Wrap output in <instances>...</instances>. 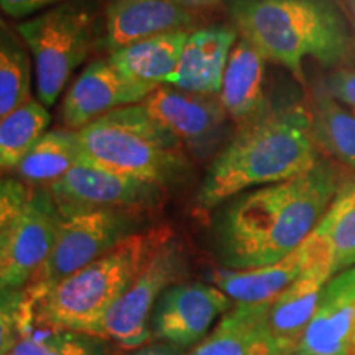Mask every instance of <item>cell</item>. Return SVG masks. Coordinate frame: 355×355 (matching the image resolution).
Here are the masks:
<instances>
[{
    "label": "cell",
    "mask_w": 355,
    "mask_h": 355,
    "mask_svg": "<svg viewBox=\"0 0 355 355\" xmlns=\"http://www.w3.org/2000/svg\"><path fill=\"white\" fill-rule=\"evenodd\" d=\"M336 173L319 158L313 170L225 201L214 214L212 250L224 268L273 265L298 248L336 196Z\"/></svg>",
    "instance_id": "6da1fadb"
},
{
    "label": "cell",
    "mask_w": 355,
    "mask_h": 355,
    "mask_svg": "<svg viewBox=\"0 0 355 355\" xmlns=\"http://www.w3.org/2000/svg\"><path fill=\"white\" fill-rule=\"evenodd\" d=\"M319 162L313 119L300 105L266 109L239 125L211 159L198 189V206L216 209L247 191L298 178Z\"/></svg>",
    "instance_id": "7a4b0ae2"
},
{
    "label": "cell",
    "mask_w": 355,
    "mask_h": 355,
    "mask_svg": "<svg viewBox=\"0 0 355 355\" xmlns=\"http://www.w3.org/2000/svg\"><path fill=\"white\" fill-rule=\"evenodd\" d=\"M175 237L168 225H155L133 234L107 254L63 279L42 300L21 304L17 329L55 327L96 336L109 309L122 298L146 263Z\"/></svg>",
    "instance_id": "3957f363"
},
{
    "label": "cell",
    "mask_w": 355,
    "mask_h": 355,
    "mask_svg": "<svg viewBox=\"0 0 355 355\" xmlns=\"http://www.w3.org/2000/svg\"><path fill=\"white\" fill-rule=\"evenodd\" d=\"M239 37L303 81L306 60L334 66L347 55L349 25L334 0H225Z\"/></svg>",
    "instance_id": "277c9868"
},
{
    "label": "cell",
    "mask_w": 355,
    "mask_h": 355,
    "mask_svg": "<svg viewBox=\"0 0 355 355\" xmlns=\"http://www.w3.org/2000/svg\"><path fill=\"white\" fill-rule=\"evenodd\" d=\"M84 162L166 191L191 175L189 155L170 130L146 112L144 104L102 115L81 128Z\"/></svg>",
    "instance_id": "5b68a950"
},
{
    "label": "cell",
    "mask_w": 355,
    "mask_h": 355,
    "mask_svg": "<svg viewBox=\"0 0 355 355\" xmlns=\"http://www.w3.org/2000/svg\"><path fill=\"white\" fill-rule=\"evenodd\" d=\"M33 63L37 99L44 107L58 101L99 37L96 7L87 0H66L17 25Z\"/></svg>",
    "instance_id": "8992f818"
},
{
    "label": "cell",
    "mask_w": 355,
    "mask_h": 355,
    "mask_svg": "<svg viewBox=\"0 0 355 355\" xmlns=\"http://www.w3.org/2000/svg\"><path fill=\"white\" fill-rule=\"evenodd\" d=\"M148 220L150 211L139 209H102L63 219L55 248L25 286L24 303L42 300L58 283L145 230Z\"/></svg>",
    "instance_id": "52a82bcc"
},
{
    "label": "cell",
    "mask_w": 355,
    "mask_h": 355,
    "mask_svg": "<svg viewBox=\"0 0 355 355\" xmlns=\"http://www.w3.org/2000/svg\"><path fill=\"white\" fill-rule=\"evenodd\" d=\"M188 275V257L183 243L173 237L146 263L122 298L102 319L96 337L114 340L122 349L135 350L152 343V314L155 304L175 283Z\"/></svg>",
    "instance_id": "ba28073f"
},
{
    "label": "cell",
    "mask_w": 355,
    "mask_h": 355,
    "mask_svg": "<svg viewBox=\"0 0 355 355\" xmlns=\"http://www.w3.org/2000/svg\"><path fill=\"white\" fill-rule=\"evenodd\" d=\"M63 219L102 209L150 211L162 206L168 191L83 162L48 186Z\"/></svg>",
    "instance_id": "9c48e42d"
},
{
    "label": "cell",
    "mask_w": 355,
    "mask_h": 355,
    "mask_svg": "<svg viewBox=\"0 0 355 355\" xmlns=\"http://www.w3.org/2000/svg\"><path fill=\"white\" fill-rule=\"evenodd\" d=\"M141 104L196 162L214 158L232 137L229 115L214 96L193 94L163 84Z\"/></svg>",
    "instance_id": "30bf717a"
},
{
    "label": "cell",
    "mask_w": 355,
    "mask_h": 355,
    "mask_svg": "<svg viewBox=\"0 0 355 355\" xmlns=\"http://www.w3.org/2000/svg\"><path fill=\"white\" fill-rule=\"evenodd\" d=\"M63 217L48 188L33 189L24 214L0 242V277L25 290L56 245Z\"/></svg>",
    "instance_id": "8fae6325"
},
{
    "label": "cell",
    "mask_w": 355,
    "mask_h": 355,
    "mask_svg": "<svg viewBox=\"0 0 355 355\" xmlns=\"http://www.w3.org/2000/svg\"><path fill=\"white\" fill-rule=\"evenodd\" d=\"M234 308L232 300L212 285L180 282L163 291L152 314L153 337L181 349L196 347L217 319Z\"/></svg>",
    "instance_id": "7c38bea8"
},
{
    "label": "cell",
    "mask_w": 355,
    "mask_h": 355,
    "mask_svg": "<svg viewBox=\"0 0 355 355\" xmlns=\"http://www.w3.org/2000/svg\"><path fill=\"white\" fill-rule=\"evenodd\" d=\"M158 87L125 78L109 58L92 61L66 92L61 105L63 125L81 130L115 109L141 104Z\"/></svg>",
    "instance_id": "4fadbf2b"
},
{
    "label": "cell",
    "mask_w": 355,
    "mask_h": 355,
    "mask_svg": "<svg viewBox=\"0 0 355 355\" xmlns=\"http://www.w3.org/2000/svg\"><path fill=\"white\" fill-rule=\"evenodd\" d=\"M198 13L170 0H107L104 46L110 53L173 32L198 28Z\"/></svg>",
    "instance_id": "5bb4252c"
},
{
    "label": "cell",
    "mask_w": 355,
    "mask_h": 355,
    "mask_svg": "<svg viewBox=\"0 0 355 355\" xmlns=\"http://www.w3.org/2000/svg\"><path fill=\"white\" fill-rule=\"evenodd\" d=\"M326 259L332 261L329 250L311 232L293 254L277 263L252 270L219 268L211 273V282L237 303H266L290 286L311 265Z\"/></svg>",
    "instance_id": "9a60e30c"
},
{
    "label": "cell",
    "mask_w": 355,
    "mask_h": 355,
    "mask_svg": "<svg viewBox=\"0 0 355 355\" xmlns=\"http://www.w3.org/2000/svg\"><path fill=\"white\" fill-rule=\"evenodd\" d=\"M355 336V268L336 273L324 288L296 350L311 355H347Z\"/></svg>",
    "instance_id": "2e32d148"
},
{
    "label": "cell",
    "mask_w": 355,
    "mask_h": 355,
    "mask_svg": "<svg viewBox=\"0 0 355 355\" xmlns=\"http://www.w3.org/2000/svg\"><path fill=\"white\" fill-rule=\"evenodd\" d=\"M237 40L239 33L234 25L194 28L186 40L180 63L166 84L193 94L217 97L229 55Z\"/></svg>",
    "instance_id": "e0dca14e"
},
{
    "label": "cell",
    "mask_w": 355,
    "mask_h": 355,
    "mask_svg": "<svg viewBox=\"0 0 355 355\" xmlns=\"http://www.w3.org/2000/svg\"><path fill=\"white\" fill-rule=\"evenodd\" d=\"M334 275L329 259L318 261L270 301V332L277 343L296 350L324 288Z\"/></svg>",
    "instance_id": "ac0fdd59"
},
{
    "label": "cell",
    "mask_w": 355,
    "mask_h": 355,
    "mask_svg": "<svg viewBox=\"0 0 355 355\" xmlns=\"http://www.w3.org/2000/svg\"><path fill=\"white\" fill-rule=\"evenodd\" d=\"M266 60L250 43L239 37L230 51L220 92L217 96L230 121L239 125L254 121L268 109L265 97Z\"/></svg>",
    "instance_id": "d6986e66"
},
{
    "label": "cell",
    "mask_w": 355,
    "mask_h": 355,
    "mask_svg": "<svg viewBox=\"0 0 355 355\" xmlns=\"http://www.w3.org/2000/svg\"><path fill=\"white\" fill-rule=\"evenodd\" d=\"M270 339V301L237 303L184 355H255Z\"/></svg>",
    "instance_id": "ffe728a7"
},
{
    "label": "cell",
    "mask_w": 355,
    "mask_h": 355,
    "mask_svg": "<svg viewBox=\"0 0 355 355\" xmlns=\"http://www.w3.org/2000/svg\"><path fill=\"white\" fill-rule=\"evenodd\" d=\"M191 32L165 33L133 43L110 53L109 60L132 81L163 86L175 73Z\"/></svg>",
    "instance_id": "44dd1931"
},
{
    "label": "cell",
    "mask_w": 355,
    "mask_h": 355,
    "mask_svg": "<svg viewBox=\"0 0 355 355\" xmlns=\"http://www.w3.org/2000/svg\"><path fill=\"white\" fill-rule=\"evenodd\" d=\"M84 162L78 130H48L35 144L12 175L30 188H48L66 173Z\"/></svg>",
    "instance_id": "7402d4cb"
},
{
    "label": "cell",
    "mask_w": 355,
    "mask_h": 355,
    "mask_svg": "<svg viewBox=\"0 0 355 355\" xmlns=\"http://www.w3.org/2000/svg\"><path fill=\"white\" fill-rule=\"evenodd\" d=\"M51 115L38 99H30L0 119V175L15 170L50 127Z\"/></svg>",
    "instance_id": "603a6c76"
},
{
    "label": "cell",
    "mask_w": 355,
    "mask_h": 355,
    "mask_svg": "<svg viewBox=\"0 0 355 355\" xmlns=\"http://www.w3.org/2000/svg\"><path fill=\"white\" fill-rule=\"evenodd\" d=\"M33 63L21 35L0 25V119L32 99Z\"/></svg>",
    "instance_id": "cb8c5ba5"
},
{
    "label": "cell",
    "mask_w": 355,
    "mask_h": 355,
    "mask_svg": "<svg viewBox=\"0 0 355 355\" xmlns=\"http://www.w3.org/2000/svg\"><path fill=\"white\" fill-rule=\"evenodd\" d=\"M313 234L329 250L334 273L355 263V181L337 188L336 196Z\"/></svg>",
    "instance_id": "d4e9b609"
},
{
    "label": "cell",
    "mask_w": 355,
    "mask_h": 355,
    "mask_svg": "<svg viewBox=\"0 0 355 355\" xmlns=\"http://www.w3.org/2000/svg\"><path fill=\"white\" fill-rule=\"evenodd\" d=\"M313 130L334 157L355 170V112L332 99L324 89L316 96Z\"/></svg>",
    "instance_id": "484cf974"
},
{
    "label": "cell",
    "mask_w": 355,
    "mask_h": 355,
    "mask_svg": "<svg viewBox=\"0 0 355 355\" xmlns=\"http://www.w3.org/2000/svg\"><path fill=\"white\" fill-rule=\"evenodd\" d=\"M8 355H109L105 339L84 332L26 327L19 331V343Z\"/></svg>",
    "instance_id": "4316f807"
},
{
    "label": "cell",
    "mask_w": 355,
    "mask_h": 355,
    "mask_svg": "<svg viewBox=\"0 0 355 355\" xmlns=\"http://www.w3.org/2000/svg\"><path fill=\"white\" fill-rule=\"evenodd\" d=\"M33 194V188L13 175H0V242L7 237Z\"/></svg>",
    "instance_id": "83f0119b"
},
{
    "label": "cell",
    "mask_w": 355,
    "mask_h": 355,
    "mask_svg": "<svg viewBox=\"0 0 355 355\" xmlns=\"http://www.w3.org/2000/svg\"><path fill=\"white\" fill-rule=\"evenodd\" d=\"M324 91L332 99L355 112V69H337L326 79Z\"/></svg>",
    "instance_id": "f1b7e54d"
},
{
    "label": "cell",
    "mask_w": 355,
    "mask_h": 355,
    "mask_svg": "<svg viewBox=\"0 0 355 355\" xmlns=\"http://www.w3.org/2000/svg\"><path fill=\"white\" fill-rule=\"evenodd\" d=\"M63 2L66 0H0V10L10 19L24 20Z\"/></svg>",
    "instance_id": "f546056e"
},
{
    "label": "cell",
    "mask_w": 355,
    "mask_h": 355,
    "mask_svg": "<svg viewBox=\"0 0 355 355\" xmlns=\"http://www.w3.org/2000/svg\"><path fill=\"white\" fill-rule=\"evenodd\" d=\"M19 343L15 314L0 311V355H8Z\"/></svg>",
    "instance_id": "4dcf8cb0"
},
{
    "label": "cell",
    "mask_w": 355,
    "mask_h": 355,
    "mask_svg": "<svg viewBox=\"0 0 355 355\" xmlns=\"http://www.w3.org/2000/svg\"><path fill=\"white\" fill-rule=\"evenodd\" d=\"M21 300H24V290H13L0 277V311L17 314Z\"/></svg>",
    "instance_id": "1f68e13d"
},
{
    "label": "cell",
    "mask_w": 355,
    "mask_h": 355,
    "mask_svg": "<svg viewBox=\"0 0 355 355\" xmlns=\"http://www.w3.org/2000/svg\"><path fill=\"white\" fill-rule=\"evenodd\" d=\"M184 349L178 347L175 344L165 343V340H158V343H148L146 345L135 349L128 355H184Z\"/></svg>",
    "instance_id": "d6a6232c"
},
{
    "label": "cell",
    "mask_w": 355,
    "mask_h": 355,
    "mask_svg": "<svg viewBox=\"0 0 355 355\" xmlns=\"http://www.w3.org/2000/svg\"><path fill=\"white\" fill-rule=\"evenodd\" d=\"M291 352H293V349L277 343V340L272 337V339H270L268 343H266L255 355H290Z\"/></svg>",
    "instance_id": "836d02e7"
},
{
    "label": "cell",
    "mask_w": 355,
    "mask_h": 355,
    "mask_svg": "<svg viewBox=\"0 0 355 355\" xmlns=\"http://www.w3.org/2000/svg\"><path fill=\"white\" fill-rule=\"evenodd\" d=\"M170 2L178 3V6L194 10V8H204V7L217 6V3H220V2L224 3L225 0H170Z\"/></svg>",
    "instance_id": "e575fe53"
},
{
    "label": "cell",
    "mask_w": 355,
    "mask_h": 355,
    "mask_svg": "<svg viewBox=\"0 0 355 355\" xmlns=\"http://www.w3.org/2000/svg\"><path fill=\"white\" fill-rule=\"evenodd\" d=\"M347 355H355V336L352 339V343L349 345V350H347Z\"/></svg>",
    "instance_id": "d590c367"
},
{
    "label": "cell",
    "mask_w": 355,
    "mask_h": 355,
    "mask_svg": "<svg viewBox=\"0 0 355 355\" xmlns=\"http://www.w3.org/2000/svg\"><path fill=\"white\" fill-rule=\"evenodd\" d=\"M290 355H311V354H306V352H301V350H293Z\"/></svg>",
    "instance_id": "8d00e7d4"
},
{
    "label": "cell",
    "mask_w": 355,
    "mask_h": 355,
    "mask_svg": "<svg viewBox=\"0 0 355 355\" xmlns=\"http://www.w3.org/2000/svg\"><path fill=\"white\" fill-rule=\"evenodd\" d=\"M3 24H6V21H3L2 17H0V25H3Z\"/></svg>",
    "instance_id": "74e56055"
},
{
    "label": "cell",
    "mask_w": 355,
    "mask_h": 355,
    "mask_svg": "<svg viewBox=\"0 0 355 355\" xmlns=\"http://www.w3.org/2000/svg\"><path fill=\"white\" fill-rule=\"evenodd\" d=\"M354 266H355V263H354Z\"/></svg>",
    "instance_id": "f35d334b"
},
{
    "label": "cell",
    "mask_w": 355,
    "mask_h": 355,
    "mask_svg": "<svg viewBox=\"0 0 355 355\" xmlns=\"http://www.w3.org/2000/svg\"><path fill=\"white\" fill-rule=\"evenodd\" d=\"M354 268H355V266H354Z\"/></svg>",
    "instance_id": "ab89813d"
}]
</instances>
